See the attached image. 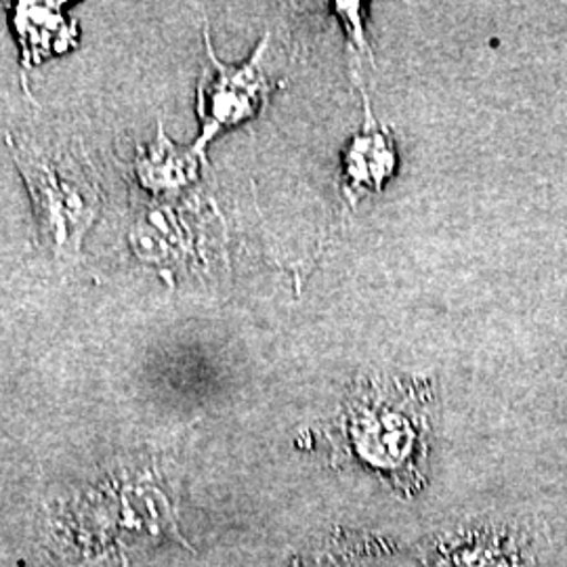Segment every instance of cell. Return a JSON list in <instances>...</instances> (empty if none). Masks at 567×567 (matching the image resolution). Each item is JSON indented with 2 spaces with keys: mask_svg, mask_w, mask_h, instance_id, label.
<instances>
[{
  "mask_svg": "<svg viewBox=\"0 0 567 567\" xmlns=\"http://www.w3.org/2000/svg\"><path fill=\"white\" fill-rule=\"evenodd\" d=\"M395 164L393 140L379 128L355 137L344 152V192L349 196L362 189H381Z\"/></svg>",
  "mask_w": 567,
  "mask_h": 567,
  "instance_id": "obj_4",
  "label": "cell"
},
{
  "mask_svg": "<svg viewBox=\"0 0 567 567\" xmlns=\"http://www.w3.org/2000/svg\"><path fill=\"white\" fill-rule=\"evenodd\" d=\"M9 147L28 183L44 240L58 252L79 250L102 206V192L89 161L72 150H47L11 137Z\"/></svg>",
  "mask_w": 567,
  "mask_h": 567,
  "instance_id": "obj_1",
  "label": "cell"
},
{
  "mask_svg": "<svg viewBox=\"0 0 567 567\" xmlns=\"http://www.w3.org/2000/svg\"><path fill=\"white\" fill-rule=\"evenodd\" d=\"M353 437L365 458L383 465L408 458L416 440L414 423L404 412V404L370 402L353 405Z\"/></svg>",
  "mask_w": 567,
  "mask_h": 567,
  "instance_id": "obj_3",
  "label": "cell"
},
{
  "mask_svg": "<svg viewBox=\"0 0 567 567\" xmlns=\"http://www.w3.org/2000/svg\"><path fill=\"white\" fill-rule=\"evenodd\" d=\"M265 42L259 47L257 55L248 61L244 68H225L215 60L213 49L208 44V55L213 63V74H206L200 84V102L198 110L204 122L203 137L198 140V147L227 124L244 121L257 112V107L265 102L269 91L264 74L259 70V58L264 53Z\"/></svg>",
  "mask_w": 567,
  "mask_h": 567,
  "instance_id": "obj_2",
  "label": "cell"
}]
</instances>
